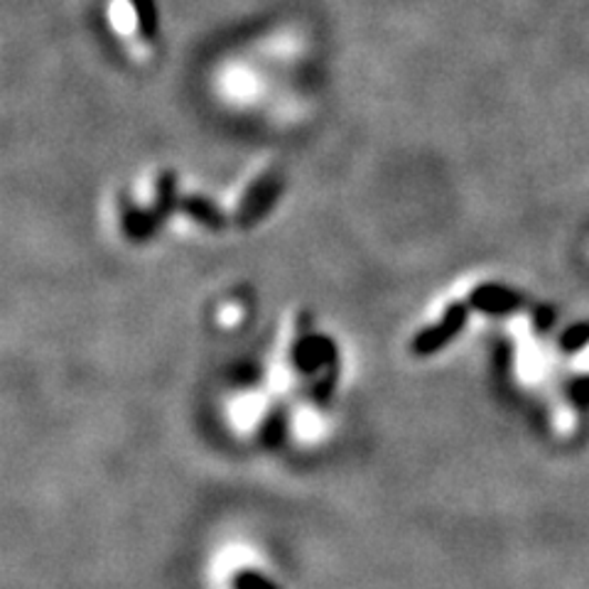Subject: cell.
Listing matches in <instances>:
<instances>
[{"label": "cell", "mask_w": 589, "mask_h": 589, "mask_svg": "<svg viewBox=\"0 0 589 589\" xmlns=\"http://www.w3.org/2000/svg\"><path fill=\"white\" fill-rule=\"evenodd\" d=\"M464 322H467V308H464V304H459V302L452 304V308H447L445 317H442L440 324L427 327V330L417 334V339L411 344L413 354H417V356L435 354L437 349L450 344L452 339L462 332Z\"/></svg>", "instance_id": "1"}, {"label": "cell", "mask_w": 589, "mask_h": 589, "mask_svg": "<svg viewBox=\"0 0 589 589\" xmlns=\"http://www.w3.org/2000/svg\"><path fill=\"white\" fill-rule=\"evenodd\" d=\"M280 189H282V179L276 173L260 177L258 183L248 187L246 197L241 202V209H239V224L241 226L256 224L278 202Z\"/></svg>", "instance_id": "2"}, {"label": "cell", "mask_w": 589, "mask_h": 589, "mask_svg": "<svg viewBox=\"0 0 589 589\" xmlns=\"http://www.w3.org/2000/svg\"><path fill=\"white\" fill-rule=\"evenodd\" d=\"M469 304L474 310L486 312V314H508L516 312L520 304H524V298L516 290H508L504 286H479L469 294Z\"/></svg>", "instance_id": "3"}, {"label": "cell", "mask_w": 589, "mask_h": 589, "mask_svg": "<svg viewBox=\"0 0 589 589\" xmlns=\"http://www.w3.org/2000/svg\"><path fill=\"white\" fill-rule=\"evenodd\" d=\"M179 209L189 214V217L199 221L202 226H207V229H224L226 226L224 211L217 207V204L204 197H197V195L185 197L183 202H179Z\"/></svg>", "instance_id": "4"}, {"label": "cell", "mask_w": 589, "mask_h": 589, "mask_svg": "<svg viewBox=\"0 0 589 589\" xmlns=\"http://www.w3.org/2000/svg\"><path fill=\"white\" fill-rule=\"evenodd\" d=\"M135 16H138V28L145 40H153L157 35V10L153 0H133Z\"/></svg>", "instance_id": "5"}, {"label": "cell", "mask_w": 589, "mask_h": 589, "mask_svg": "<svg viewBox=\"0 0 589 589\" xmlns=\"http://www.w3.org/2000/svg\"><path fill=\"white\" fill-rule=\"evenodd\" d=\"M560 344L565 351H580L585 344H589V324L580 322V324L570 327V330L562 334Z\"/></svg>", "instance_id": "6"}, {"label": "cell", "mask_w": 589, "mask_h": 589, "mask_svg": "<svg viewBox=\"0 0 589 589\" xmlns=\"http://www.w3.org/2000/svg\"><path fill=\"white\" fill-rule=\"evenodd\" d=\"M236 589H276V587L268 585L264 577H258L254 572H241L239 580H236Z\"/></svg>", "instance_id": "7"}, {"label": "cell", "mask_w": 589, "mask_h": 589, "mask_svg": "<svg viewBox=\"0 0 589 589\" xmlns=\"http://www.w3.org/2000/svg\"><path fill=\"white\" fill-rule=\"evenodd\" d=\"M534 320H536V327H538V330H540V332H546V330H550V327L555 324V310H552V308H538Z\"/></svg>", "instance_id": "8"}, {"label": "cell", "mask_w": 589, "mask_h": 589, "mask_svg": "<svg viewBox=\"0 0 589 589\" xmlns=\"http://www.w3.org/2000/svg\"><path fill=\"white\" fill-rule=\"evenodd\" d=\"M320 344H322V339H314V354H320V351H317V347H320ZM314 359H317V366H320L322 361H324L322 356H314Z\"/></svg>", "instance_id": "9"}]
</instances>
